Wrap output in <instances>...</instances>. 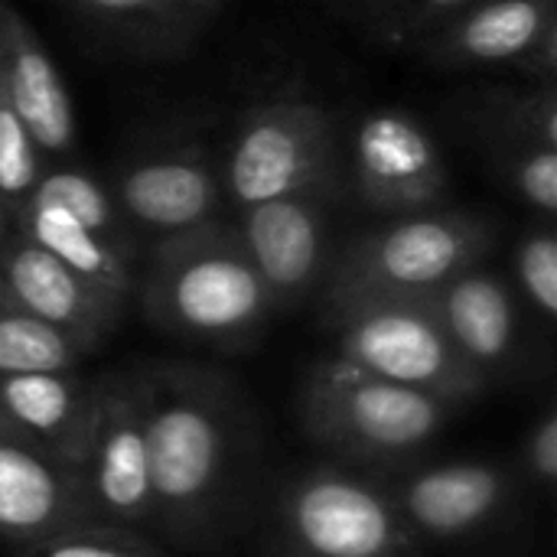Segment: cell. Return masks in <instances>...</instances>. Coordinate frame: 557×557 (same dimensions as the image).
Wrapping results in <instances>:
<instances>
[{
	"label": "cell",
	"instance_id": "obj_1",
	"mask_svg": "<svg viewBox=\"0 0 557 557\" xmlns=\"http://www.w3.org/2000/svg\"><path fill=\"white\" fill-rule=\"evenodd\" d=\"M150 454V535L186 552L235 529L258 463V418L238 375L186 359L134 366Z\"/></svg>",
	"mask_w": 557,
	"mask_h": 557
},
{
	"label": "cell",
	"instance_id": "obj_2",
	"mask_svg": "<svg viewBox=\"0 0 557 557\" xmlns=\"http://www.w3.org/2000/svg\"><path fill=\"white\" fill-rule=\"evenodd\" d=\"M134 300L157 333L222 352L255 346L277 313L225 222L147 245Z\"/></svg>",
	"mask_w": 557,
	"mask_h": 557
},
{
	"label": "cell",
	"instance_id": "obj_3",
	"mask_svg": "<svg viewBox=\"0 0 557 557\" xmlns=\"http://www.w3.org/2000/svg\"><path fill=\"white\" fill-rule=\"evenodd\" d=\"M457 408L463 405L385 382L336 356L313 362L297 392L304 437L336 463L382 476L418 463Z\"/></svg>",
	"mask_w": 557,
	"mask_h": 557
},
{
	"label": "cell",
	"instance_id": "obj_4",
	"mask_svg": "<svg viewBox=\"0 0 557 557\" xmlns=\"http://www.w3.org/2000/svg\"><path fill=\"white\" fill-rule=\"evenodd\" d=\"M496 225L470 209H431L385 219L346 242L323 281V310L362 300H428L454 274L483 264Z\"/></svg>",
	"mask_w": 557,
	"mask_h": 557
},
{
	"label": "cell",
	"instance_id": "obj_5",
	"mask_svg": "<svg viewBox=\"0 0 557 557\" xmlns=\"http://www.w3.org/2000/svg\"><path fill=\"white\" fill-rule=\"evenodd\" d=\"M382 473L346 463L307 467L274 493L261 557H418Z\"/></svg>",
	"mask_w": 557,
	"mask_h": 557
},
{
	"label": "cell",
	"instance_id": "obj_6",
	"mask_svg": "<svg viewBox=\"0 0 557 557\" xmlns=\"http://www.w3.org/2000/svg\"><path fill=\"white\" fill-rule=\"evenodd\" d=\"M10 225L88 284L131 307L144 242L121 215L104 180L82 166L49 163L36 186L13 206Z\"/></svg>",
	"mask_w": 557,
	"mask_h": 557
},
{
	"label": "cell",
	"instance_id": "obj_7",
	"mask_svg": "<svg viewBox=\"0 0 557 557\" xmlns=\"http://www.w3.org/2000/svg\"><path fill=\"white\" fill-rule=\"evenodd\" d=\"M219 180L225 206L238 212L284 196L336 202L343 193V150L333 114L300 95L258 104L219 160Z\"/></svg>",
	"mask_w": 557,
	"mask_h": 557
},
{
	"label": "cell",
	"instance_id": "obj_8",
	"mask_svg": "<svg viewBox=\"0 0 557 557\" xmlns=\"http://www.w3.org/2000/svg\"><path fill=\"white\" fill-rule=\"evenodd\" d=\"M333 356L395 385L470 405L490 388L460 359L428 300H362L323 310Z\"/></svg>",
	"mask_w": 557,
	"mask_h": 557
},
{
	"label": "cell",
	"instance_id": "obj_9",
	"mask_svg": "<svg viewBox=\"0 0 557 557\" xmlns=\"http://www.w3.org/2000/svg\"><path fill=\"white\" fill-rule=\"evenodd\" d=\"M382 480L418 548H476L509 525L522 496L503 460L411 463Z\"/></svg>",
	"mask_w": 557,
	"mask_h": 557
},
{
	"label": "cell",
	"instance_id": "obj_10",
	"mask_svg": "<svg viewBox=\"0 0 557 557\" xmlns=\"http://www.w3.org/2000/svg\"><path fill=\"white\" fill-rule=\"evenodd\" d=\"M75 476L91 522L150 535V454L134 366L95 375Z\"/></svg>",
	"mask_w": 557,
	"mask_h": 557
},
{
	"label": "cell",
	"instance_id": "obj_11",
	"mask_svg": "<svg viewBox=\"0 0 557 557\" xmlns=\"http://www.w3.org/2000/svg\"><path fill=\"white\" fill-rule=\"evenodd\" d=\"M343 189L362 212L398 219L447 206L450 170L434 134L414 114L379 108L362 114L349 137Z\"/></svg>",
	"mask_w": 557,
	"mask_h": 557
},
{
	"label": "cell",
	"instance_id": "obj_12",
	"mask_svg": "<svg viewBox=\"0 0 557 557\" xmlns=\"http://www.w3.org/2000/svg\"><path fill=\"white\" fill-rule=\"evenodd\" d=\"M441 69H519L545 82L557 78V0H473L418 49Z\"/></svg>",
	"mask_w": 557,
	"mask_h": 557
},
{
	"label": "cell",
	"instance_id": "obj_13",
	"mask_svg": "<svg viewBox=\"0 0 557 557\" xmlns=\"http://www.w3.org/2000/svg\"><path fill=\"white\" fill-rule=\"evenodd\" d=\"M144 245L219 222L225 206L219 163L202 144H163L131 157L108 183Z\"/></svg>",
	"mask_w": 557,
	"mask_h": 557
},
{
	"label": "cell",
	"instance_id": "obj_14",
	"mask_svg": "<svg viewBox=\"0 0 557 557\" xmlns=\"http://www.w3.org/2000/svg\"><path fill=\"white\" fill-rule=\"evenodd\" d=\"M330 209L333 199L323 196H284L238 212L235 238L277 313L307 304L323 287L336 255Z\"/></svg>",
	"mask_w": 557,
	"mask_h": 557
},
{
	"label": "cell",
	"instance_id": "obj_15",
	"mask_svg": "<svg viewBox=\"0 0 557 557\" xmlns=\"http://www.w3.org/2000/svg\"><path fill=\"white\" fill-rule=\"evenodd\" d=\"M0 307L33 317L91 352L121 326L127 304L108 297L13 225L0 242Z\"/></svg>",
	"mask_w": 557,
	"mask_h": 557
},
{
	"label": "cell",
	"instance_id": "obj_16",
	"mask_svg": "<svg viewBox=\"0 0 557 557\" xmlns=\"http://www.w3.org/2000/svg\"><path fill=\"white\" fill-rule=\"evenodd\" d=\"M428 307L486 388L516 375L522 366V304L509 277L473 264L441 284Z\"/></svg>",
	"mask_w": 557,
	"mask_h": 557
},
{
	"label": "cell",
	"instance_id": "obj_17",
	"mask_svg": "<svg viewBox=\"0 0 557 557\" xmlns=\"http://www.w3.org/2000/svg\"><path fill=\"white\" fill-rule=\"evenodd\" d=\"M75 522H91L75 467L0 421V557Z\"/></svg>",
	"mask_w": 557,
	"mask_h": 557
},
{
	"label": "cell",
	"instance_id": "obj_18",
	"mask_svg": "<svg viewBox=\"0 0 557 557\" xmlns=\"http://www.w3.org/2000/svg\"><path fill=\"white\" fill-rule=\"evenodd\" d=\"M0 91L49 163L75 150L78 124L65 75L10 0H0Z\"/></svg>",
	"mask_w": 557,
	"mask_h": 557
},
{
	"label": "cell",
	"instance_id": "obj_19",
	"mask_svg": "<svg viewBox=\"0 0 557 557\" xmlns=\"http://www.w3.org/2000/svg\"><path fill=\"white\" fill-rule=\"evenodd\" d=\"M91 382L95 375L88 379L78 369L3 375L0 421L20 437L75 467L91 408Z\"/></svg>",
	"mask_w": 557,
	"mask_h": 557
},
{
	"label": "cell",
	"instance_id": "obj_20",
	"mask_svg": "<svg viewBox=\"0 0 557 557\" xmlns=\"http://www.w3.org/2000/svg\"><path fill=\"white\" fill-rule=\"evenodd\" d=\"M82 26L134 59H180L212 16L193 0H62Z\"/></svg>",
	"mask_w": 557,
	"mask_h": 557
},
{
	"label": "cell",
	"instance_id": "obj_21",
	"mask_svg": "<svg viewBox=\"0 0 557 557\" xmlns=\"http://www.w3.org/2000/svg\"><path fill=\"white\" fill-rule=\"evenodd\" d=\"M91 356L78 339L0 307V379L16 372H49V369H78Z\"/></svg>",
	"mask_w": 557,
	"mask_h": 557
},
{
	"label": "cell",
	"instance_id": "obj_22",
	"mask_svg": "<svg viewBox=\"0 0 557 557\" xmlns=\"http://www.w3.org/2000/svg\"><path fill=\"white\" fill-rule=\"evenodd\" d=\"M486 144L532 140L557 147V88L555 78L535 82L525 91H496L483 101L480 121Z\"/></svg>",
	"mask_w": 557,
	"mask_h": 557
},
{
	"label": "cell",
	"instance_id": "obj_23",
	"mask_svg": "<svg viewBox=\"0 0 557 557\" xmlns=\"http://www.w3.org/2000/svg\"><path fill=\"white\" fill-rule=\"evenodd\" d=\"M512 290L545 330L557 320V235L555 222H535L512 248Z\"/></svg>",
	"mask_w": 557,
	"mask_h": 557
},
{
	"label": "cell",
	"instance_id": "obj_24",
	"mask_svg": "<svg viewBox=\"0 0 557 557\" xmlns=\"http://www.w3.org/2000/svg\"><path fill=\"white\" fill-rule=\"evenodd\" d=\"M10 557H170L166 548L140 532L108 522H75L65 529H55Z\"/></svg>",
	"mask_w": 557,
	"mask_h": 557
},
{
	"label": "cell",
	"instance_id": "obj_25",
	"mask_svg": "<svg viewBox=\"0 0 557 557\" xmlns=\"http://www.w3.org/2000/svg\"><path fill=\"white\" fill-rule=\"evenodd\" d=\"M496 163L503 186L532 209L542 222H555L557 215V147L512 140V144H486Z\"/></svg>",
	"mask_w": 557,
	"mask_h": 557
},
{
	"label": "cell",
	"instance_id": "obj_26",
	"mask_svg": "<svg viewBox=\"0 0 557 557\" xmlns=\"http://www.w3.org/2000/svg\"><path fill=\"white\" fill-rule=\"evenodd\" d=\"M473 0H369L366 16L372 33L392 49H418L424 36H431L454 13L470 7Z\"/></svg>",
	"mask_w": 557,
	"mask_h": 557
},
{
	"label": "cell",
	"instance_id": "obj_27",
	"mask_svg": "<svg viewBox=\"0 0 557 557\" xmlns=\"http://www.w3.org/2000/svg\"><path fill=\"white\" fill-rule=\"evenodd\" d=\"M46 166H49V160L33 144L23 121L16 117L7 95L0 91V196L7 199L10 212L36 186V180L42 176Z\"/></svg>",
	"mask_w": 557,
	"mask_h": 557
},
{
	"label": "cell",
	"instance_id": "obj_28",
	"mask_svg": "<svg viewBox=\"0 0 557 557\" xmlns=\"http://www.w3.org/2000/svg\"><path fill=\"white\" fill-rule=\"evenodd\" d=\"M522 486L555 496L557 486V408L548 401L532 424L525 428L522 447H519V463H512Z\"/></svg>",
	"mask_w": 557,
	"mask_h": 557
},
{
	"label": "cell",
	"instance_id": "obj_29",
	"mask_svg": "<svg viewBox=\"0 0 557 557\" xmlns=\"http://www.w3.org/2000/svg\"><path fill=\"white\" fill-rule=\"evenodd\" d=\"M7 232H10V206H7V199L0 196V242L7 238Z\"/></svg>",
	"mask_w": 557,
	"mask_h": 557
},
{
	"label": "cell",
	"instance_id": "obj_30",
	"mask_svg": "<svg viewBox=\"0 0 557 557\" xmlns=\"http://www.w3.org/2000/svg\"><path fill=\"white\" fill-rule=\"evenodd\" d=\"M193 3H199L202 10H209V13H215V10H219V7H222L225 0H193Z\"/></svg>",
	"mask_w": 557,
	"mask_h": 557
},
{
	"label": "cell",
	"instance_id": "obj_31",
	"mask_svg": "<svg viewBox=\"0 0 557 557\" xmlns=\"http://www.w3.org/2000/svg\"><path fill=\"white\" fill-rule=\"evenodd\" d=\"M359 3H362V7H366V3H369V0H359Z\"/></svg>",
	"mask_w": 557,
	"mask_h": 557
}]
</instances>
